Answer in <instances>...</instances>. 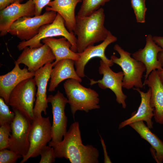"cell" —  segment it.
<instances>
[{
    "mask_svg": "<svg viewBox=\"0 0 163 163\" xmlns=\"http://www.w3.org/2000/svg\"><path fill=\"white\" fill-rule=\"evenodd\" d=\"M3 98H0V125L11 124L15 117L14 112L11 111Z\"/></svg>",
    "mask_w": 163,
    "mask_h": 163,
    "instance_id": "d4e9b609",
    "label": "cell"
},
{
    "mask_svg": "<svg viewBox=\"0 0 163 163\" xmlns=\"http://www.w3.org/2000/svg\"><path fill=\"white\" fill-rule=\"evenodd\" d=\"M145 0H131V5L135 14L137 22H145L146 12Z\"/></svg>",
    "mask_w": 163,
    "mask_h": 163,
    "instance_id": "484cf974",
    "label": "cell"
},
{
    "mask_svg": "<svg viewBox=\"0 0 163 163\" xmlns=\"http://www.w3.org/2000/svg\"><path fill=\"white\" fill-rule=\"evenodd\" d=\"M15 117L11 124V134L9 140V149L24 157L30 148L29 136L31 122L18 110L12 109Z\"/></svg>",
    "mask_w": 163,
    "mask_h": 163,
    "instance_id": "9c48e42d",
    "label": "cell"
},
{
    "mask_svg": "<svg viewBox=\"0 0 163 163\" xmlns=\"http://www.w3.org/2000/svg\"><path fill=\"white\" fill-rule=\"evenodd\" d=\"M150 88V104L154 108L155 122L163 124V84L159 77L157 70L152 71L143 82Z\"/></svg>",
    "mask_w": 163,
    "mask_h": 163,
    "instance_id": "ac0fdd59",
    "label": "cell"
},
{
    "mask_svg": "<svg viewBox=\"0 0 163 163\" xmlns=\"http://www.w3.org/2000/svg\"><path fill=\"white\" fill-rule=\"evenodd\" d=\"M23 50L15 62L19 64H24L30 72H35L46 64L55 60L51 49L46 44L38 48L27 46Z\"/></svg>",
    "mask_w": 163,
    "mask_h": 163,
    "instance_id": "7c38bea8",
    "label": "cell"
},
{
    "mask_svg": "<svg viewBox=\"0 0 163 163\" xmlns=\"http://www.w3.org/2000/svg\"><path fill=\"white\" fill-rule=\"evenodd\" d=\"M24 0H0V10H2L8 6L15 2L21 3Z\"/></svg>",
    "mask_w": 163,
    "mask_h": 163,
    "instance_id": "1f68e13d",
    "label": "cell"
},
{
    "mask_svg": "<svg viewBox=\"0 0 163 163\" xmlns=\"http://www.w3.org/2000/svg\"><path fill=\"white\" fill-rule=\"evenodd\" d=\"M0 163H15L22 156L11 150L4 149L0 150Z\"/></svg>",
    "mask_w": 163,
    "mask_h": 163,
    "instance_id": "4316f807",
    "label": "cell"
},
{
    "mask_svg": "<svg viewBox=\"0 0 163 163\" xmlns=\"http://www.w3.org/2000/svg\"><path fill=\"white\" fill-rule=\"evenodd\" d=\"M47 101L52 105L53 122L52 125V142L58 143L61 142L67 132L68 122L65 113L66 104L68 103V98L58 91L54 95H50Z\"/></svg>",
    "mask_w": 163,
    "mask_h": 163,
    "instance_id": "30bf717a",
    "label": "cell"
},
{
    "mask_svg": "<svg viewBox=\"0 0 163 163\" xmlns=\"http://www.w3.org/2000/svg\"><path fill=\"white\" fill-rule=\"evenodd\" d=\"M162 51L161 47L156 44L151 34L146 38V44L143 49H140L132 54L133 58L142 62L146 67L145 79H147L153 71L162 68L158 59V53Z\"/></svg>",
    "mask_w": 163,
    "mask_h": 163,
    "instance_id": "2e32d148",
    "label": "cell"
},
{
    "mask_svg": "<svg viewBox=\"0 0 163 163\" xmlns=\"http://www.w3.org/2000/svg\"><path fill=\"white\" fill-rule=\"evenodd\" d=\"M14 68L7 73L0 76V96L8 105L11 93L20 82L34 77L35 72L29 71L24 67L21 69L15 62Z\"/></svg>",
    "mask_w": 163,
    "mask_h": 163,
    "instance_id": "e0dca14e",
    "label": "cell"
},
{
    "mask_svg": "<svg viewBox=\"0 0 163 163\" xmlns=\"http://www.w3.org/2000/svg\"><path fill=\"white\" fill-rule=\"evenodd\" d=\"M53 66V62L49 63L35 72L34 78L37 87V90L33 109L34 117L42 116V112L45 115L47 114L46 109L48 107V102L46 95V88Z\"/></svg>",
    "mask_w": 163,
    "mask_h": 163,
    "instance_id": "9a60e30c",
    "label": "cell"
},
{
    "mask_svg": "<svg viewBox=\"0 0 163 163\" xmlns=\"http://www.w3.org/2000/svg\"><path fill=\"white\" fill-rule=\"evenodd\" d=\"M81 0H53L46 7V11H53L63 18L66 26L70 32L73 31L75 24V10Z\"/></svg>",
    "mask_w": 163,
    "mask_h": 163,
    "instance_id": "44dd1931",
    "label": "cell"
},
{
    "mask_svg": "<svg viewBox=\"0 0 163 163\" xmlns=\"http://www.w3.org/2000/svg\"><path fill=\"white\" fill-rule=\"evenodd\" d=\"M35 5L32 0L23 4L15 2L0 10V36L6 35L11 26L18 19L35 16Z\"/></svg>",
    "mask_w": 163,
    "mask_h": 163,
    "instance_id": "5bb4252c",
    "label": "cell"
},
{
    "mask_svg": "<svg viewBox=\"0 0 163 163\" xmlns=\"http://www.w3.org/2000/svg\"><path fill=\"white\" fill-rule=\"evenodd\" d=\"M100 64L98 71L99 74L103 75L102 78L97 81L89 79V85H92L97 83L101 89L109 88L111 90L115 95L117 102L121 104L123 109H125L126 106L125 101L127 97L124 94L122 89L124 76L123 72H114L110 67L101 60L100 61Z\"/></svg>",
    "mask_w": 163,
    "mask_h": 163,
    "instance_id": "8fae6325",
    "label": "cell"
},
{
    "mask_svg": "<svg viewBox=\"0 0 163 163\" xmlns=\"http://www.w3.org/2000/svg\"><path fill=\"white\" fill-rule=\"evenodd\" d=\"M66 27L64 19L57 13L56 16L53 22L43 26L38 34L31 39L19 42L17 46L19 50L21 51L27 46L31 48L39 47L43 45L41 43L43 39L61 36L66 38L71 43V50L77 53V38L73 32H69Z\"/></svg>",
    "mask_w": 163,
    "mask_h": 163,
    "instance_id": "5b68a950",
    "label": "cell"
},
{
    "mask_svg": "<svg viewBox=\"0 0 163 163\" xmlns=\"http://www.w3.org/2000/svg\"><path fill=\"white\" fill-rule=\"evenodd\" d=\"M36 85L33 78L20 82L11 93L8 104L19 111L31 122L34 118L33 109L36 94Z\"/></svg>",
    "mask_w": 163,
    "mask_h": 163,
    "instance_id": "8992f818",
    "label": "cell"
},
{
    "mask_svg": "<svg viewBox=\"0 0 163 163\" xmlns=\"http://www.w3.org/2000/svg\"><path fill=\"white\" fill-rule=\"evenodd\" d=\"M52 139V125L49 117H35L29 134V149L20 163H24L29 158L39 155L41 150Z\"/></svg>",
    "mask_w": 163,
    "mask_h": 163,
    "instance_id": "ba28073f",
    "label": "cell"
},
{
    "mask_svg": "<svg viewBox=\"0 0 163 163\" xmlns=\"http://www.w3.org/2000/svg\"><path fill=\"white\" fill-rule=\"evenodd\" d=\"M157 71L160 79L163 84V68H161L158 69L157 70Z\"/></svg>",
    "mask_w": 163,
    "mask_h": 163,
    "instance_id": "836d02e7",
    "label": "cell"
},
{
    "mask_svg": "<svg viewBox=\"0 0 163 163\" xmlns=\"http://www.w3.org/2000/svg\"><path fill=\"white\" fill-rule=\"evenodd\" d=\"M57 14L56 11H46L40 15L21 17L11 24L8 33L22 41L28 40L38 34L43 26L53 22Z\"/></svg>",
    "mask_w": 163,
    "mask_h": 163,
    "instance_id": "52a82bcc",
    "label": "cell"
},
{
    "mask_svg": "<svg viewBox=\"0 0 163 163\" xmlns=\"http://www.w3.org/2000/svg\"><path fill=\"white\" fill-rule=\"evenodd\" d=\"M99 136L100 138V141L101 145L103 149L104 157V163H111L112 162L109 157L108 155V154L107 151L106 146L104 143V140L100 134Z\"/></svg>",
    "mask_w": 163,
    "mask_h": 163,
    "instance_id": "d6a6232c",
    "label": "cell"
},
{
    "mask_svg": "<svg viewBox=\"0 0 163 163\" xmlns=\"http://www.w3.org/2000/svg\"><path fill=\"white\" fill-rule=\"evenodd\" d=\"M140 94L141 102L137 111L130 118L121 122L118 128L120 129L130 123L139 121H145L147 126L150 129L153 128L152 118L154 116V108L150 103L151 91L150 88L146 92L140 90L139 88H134Z\"/></svg>",
    "mask_w": 163,
    "mask_h": 163,
    "instance_id": "d6986e66",
    "label": "cell"
},
{
    "mask_svg": "<svg viewBox=\"0 0 163 163\" xmlns=\"http://www.w3.org/2000/svg\"><path fill=\"white\" fill-rule=\"evenodd\" d=\"M63 137L60 142H49L48 145L54 148L56 158H64L71 163H99L97 149L91 145L82 143L78 122L71 125Z\"/></svg>",
    "mask_w": 163,
    "mask_h": 163,
    "instance_id": "6da1fadb",
    "label": "cell"
},
{
    "mask_svg": "<svg viewBox=\"0 0 163 163\" xmlns=\"http://www.w3.org/2000/svg\"><path fill=\"white\" fill-rule=\"evenodd\" d=\"M135 130L143 139L151 145L152 152L154 158L158 163L163 161V142L153 133L144 124L143 121H139L129 125Z\"/></svg>",
    "mask_w": 163,
    "mask_h": 163,
    "instance_id": "603a6c76",
    "label": "cell"
},
{
    "mask_svg": "<svg viewBox=\"0 0 163 163\" xmlns=\"http://www.w3.org/2000/svg\"><path fill=\"white\" fill-rule=\"evenodd\" d=\"M155 42L162 48V51L159 52L158 56V59L163 66V37L154 36L153 37Z\"/></svg>",
    "mask_w": 163,
    "mask_h": 163,
    "instance_id": "4dcf8cb0",
    "label": "cell"
},
{
    "mask_svg": "<svg viewBox=\"0 0 163 163\" xmlns=\"http://www.w3.org/2000/svg\"><path fill=\"white\" fill-rule=\"evenodd\" d=\"M11 132V124H6L0 126V150L8 149L9 138Z\"/></svg>",
    "mask_w": 163,
    "mask_h": 163,
    "instance_id": "83f0119b",
    "label": "cell"
},
{
    "mask_svg": "<svg viewBox=\"0 0 163 163\" xmlns=\"http://www.w3.org/2000/svg\"><path fill=\"white\" fill-rule=\"evenodd\" d=\"M80 83L76 80L70 78L67 79L63 84L74 119L78 110L88 113L100 108L98 93L94 89L84 87Z\"/></svg>",
    "mask_w": 163,
    "mask_h": 163,
    "instance_id": "3957f363",
    "label": "cell"
},
{
    "mask_svg": "<svg viewBox=\"0 0 163 163\" xmlns=\"http://www.w3.org/2000/svg\"><path fill=\"white\" fill-rule=\"evenodd\" d=\"M82 4L77 15L80 17L88 16L110 0H81Z\"/></svg>",
    "mask_w": 163,
    "mask_h": 163,
    "instance_id": "cb8c5ba5",
    "label": "cell"
},
{
    "mask_svg": "<svg viewBox=\"0 0 163 163\" xmlns=\"http://www.w3.org/2000/svg\"><path fill=\"white\" fill-rule=\"evenodd\" d=\"M41 41L49 46L55 56L53 67L58 61L63 59H70L76 61L79 58L78 53L71 50V43L64 37L59 39L47 38L43 39Z\"/></svg>",
    "mask_w": 163,
    "mask_h": 163,
    "instance_id": "7402d4cb",
    "label": "cell"
},
{
    "mask_svg": "<svg viewBox=\"0 0 163 163\" xmlns=\"http://www.w3.org/2000/svg\"><path fill=\"white\" fill-rule=\"evenodd\" d=\"M117 40V37L109 31L107 37L101 43L96 46H89L82 52L78 53L79 58L78 60L75 61V70L78 75L81 78L85 76L84 72L85 66L90 60L94 57L100 58L110 67L112 66L114 63L111 59L107 58L105 51L109 45Z\"/></svg>",
    "mask_w": 163,
    "mask_h": 163,
    "instance_id": "4fadbf2b",
    "label": "cell"
},
{
    "mask_svg": "<svg viewBox=\"0 0 163 163\" xmlns=\"http://www.w3.org/2000/svg\"><path fill=\"white\" fill-rule=\"evenodd\" d=\"M113 49L119 54L118 58L114 55L110 56L114 63L119 66L124 74L123 88L129 89L135 87L142 88L144 86L142 78L146 67L141 62L131 56V54L123 49L118 44H116Z\"/></svg>",
    "mask_w": 163,
    "mask_h": 163,
    "instance_id": "277c9868",
    "label": "cell"
},
{
    "mask_svg": "<svg viewBox=\"0 0 163 163\" xmlns=\"http://www.w3.org/2000/svg\"><path fill=\"white\" fill-rule=\"evenodd\" d=\"M75 62L71 59H64L56 64L51 72L49 91H55L59 84L66 79H74L80 83L82 82V78L78 75L75 69Z\"/></svg>",
    "mask_w": 163,
    "mask_h": 163,
    "instance_id": "ffe728a7",
    "label": "cell"
},
{
    "mask_svg": "<svg viewBox=\"0 0 163 163\" xmlns=\"http://www.w3.org/2000/svg\"><path fill=\"white\" fill-rule=\"evenodd\" d=\"M40 155L41 158L40 163H53L55 161L54 148L49 145H46L41 151Z\"/></svg>",
    "mask_w": 163,
    "mask_h": 163,
    "instance_id": "f1b7e54d",
    "label": "cell"
},
{
    "mask_svg": "<svg viewBox=\"0 0 163 163\" xmlns=\"http://www.w3.org/2000/svg\"><path fill=\"white\" fill-rule=\"evenodd\" d=\"M105 19L104 10L102 8L88 16H76L73 32L77 36L78 53H81L88 46L107 38L109 31L104 26Z\"/></svg>",
    "mask_w": 163,
    "mask_h": 163,
    "instance_id": "7a4b0ae2",
    "label": "cell"
},
{
    "mask_svg": "<svg viewBox=\"0 0 163 163\" xmlns=\"http://www.w3.org/2000/svg\"><path fill=\"white\" fill-rule=\"evenodd\" d=\"M34 3L36 7L35 16L40 15L42 10L45 6H47L51 0H32Z\"/></svg>",
    "mask_w": 163,
    "mask_h": 163,
    "instance_id": "f546056e",
    "label": "cell"
}]
</instances>
